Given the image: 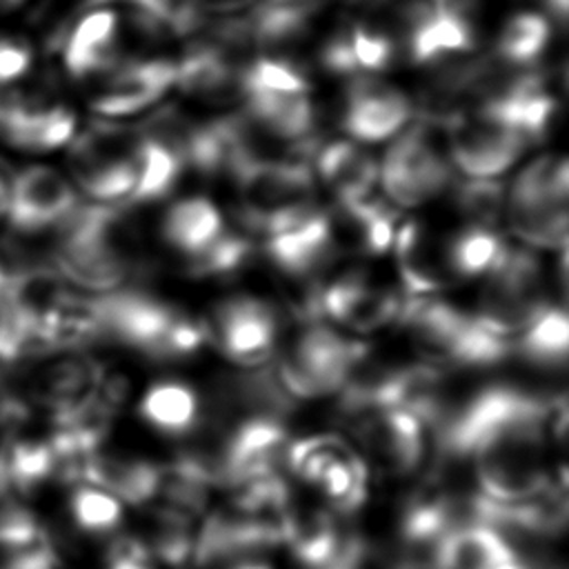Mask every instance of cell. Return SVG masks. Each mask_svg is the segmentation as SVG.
<instances>
[{
    "instance_id": "obj_17",
    "label": "cell",
    "mask_w": 569,
    "mask_h": 569,
    "mask_svg": "<svg viewBox=\"0 0 569 569\" xmlns=\"http://www.w3.org/2000/svg\"><path fill=\"white\" fill-rule=\"evenodd\" d=\"M240 69L233 49L216 40L196 44L180 62H176V84L187 96L207 102H227L240 96Z\"/></svg>"
},
{
    "instance_id": "obj_12",
    "label": "cell",
    "mask_w": 569,
    "mask_h": 569,
    "mask_svg": "<svg viewBox=\"0 0 569 569\" xmlns=\"http://www.w3.org/2000/svg\"><path fill=\"white\" fill-rule=\"evenodd\" d=\"M262 251L284 278L293 282L320 280L338 256L333 216L316 204L287 227L264 236Z\"/></svg>"
},
{
    "instance_id": "obj_36",
    "label": "cell",
    "mask_w": 569,
    "mask_h": 569,
    "mask_svg": "<svg viewBox=\"0 0 569 569\" xmlns=\"http://www.w3.org/2000/svg\"><path fill=\"white\" fill-rule=\"evenodd\" d=\"M224 569H273L264 558H247V560H240V562H233Z\"/></svg>"
},
{
    "instance_id": "obj_38",
    "label": "cell",
    "mask_w": 569,
    "mask_h": 569,
    "mask_svg": "<svg viewBox=\"0 0 569 569\" xmlns=\"http://www.w3.org/2000/svg\"><path fill=\"white\" fill-rule=\"evenodd\" d=\"M7 278H9V264H4L2 258H0V298H2L4 287H7Z\"/></svg>"
},
{
    "instance_id": "obj_15",
    "label": "cell",
    "mask_w": 569,
    "mask_h": 569,
    "mask_svg": "<svg viewBox=\"0 0 569 569\" xmlns=\"http://www.w3.org/2000/svg\"><path fill=\"white\" fill-rule=\"evenodd\" d=\"M120 16L107 7H93L73 20L60 42L62 67L78 82H93L118 62Z\"/></svg>"
},
{
    "instance_id": "obj_18",
    "label": "cell",
    "mask_w": 569,
    "mask_h": 569,
    "mask_svg": "<svg viewBox=\"0 0 569 569\" xmlns=\"http://www.w3.org/2000/svg\"><path fill=\"white\" fill-rule=\"evenodd\" d=\"M393 251L407 296H436L451 282L442 251L436 249L422 222H402L396 229Z\"/></svg>"
},
{
    "instance_id": "obj_31",
    "label": "cell",
    "mask_w": 569,
    "mask_h": 569,
    "mask_svg": "<svg viewBox=\"0 0 569 569\" xmlns=\"http://www.w3.org/2000/svg\"><path fill=\"white\" fill-rule=\"evenodd\" d=\"M505 182L496 178H469L458 182L453 189V202L469 224L496 229L505 213Z\"/></svg>"
},
{
    "instance_id": "obj_37",
    "label": "cell",
    "mask_w": 569,
    "mask_h": 569,
    "mask_svg": "<svg viewBox=\"0 0 569 569\" xmlns=\"http://www.w3.org/2000/svg\"><path fill=\"white\" fill-rule=\"evenodd\" d=\"M33 0H0V16H9L27 4H31Z\"/></svg>"
},
{
    "instance_id": "obj_23",
    "label": "cell",
    "mask_w": 569,
    "mask_h": 569,
    "mask_svg": "<svg viewBox=\"0 0 569 569\" xmlns=\"http://www.w3.org/2000/svg\"><path fill=\"white\" fill-rule=\"evenodd\" d=\"M569 351V320L562 305L547 300L513 342V356L545 369L562 367Z\"/></svg>"
},
{
    "instance_id": "obj_3",
    "label": "cell",
    "mask_w": 569,
    "mask_h": 569,
    "mask_svg": "<svg viewBox=\"0 0 569 569\" xmlns=\"http://www.w3.org/2000/svg\"><path fill=\"white\" fill-rule=\"evenodd\" d=\"M231 178L238 187V218L242 222V231L253 238H264L316 207V184L307 162H249Z\"/></svg>"
},
{
    "instance_id": "obj_30",
    "label": "cell",
    "mask_w": 569,
    "mask_h": 569,
    "mask_svg": "<svg viewBox=\"0 0 569 569\" xmlns=\"http://www.w3.org/2000/svg\"><path fill=\"white\" fill-rule=\"evenodd\" d=\"M256 251L253 236L247 231H224L209 249L184 262L191 278H229L242 271Z\"/></svg>"
},
{
    "instance_id": "obj_35",
    "label": "cell",
    "mask_w": 569,
    "mask_h": 569,
    "mask_svg": "<svg viewBox=\"0 0 569 569\" xmlns=\"http://www.w3.org/2000/svg\"><path fill=\"white\" fill-rule=\"evenodd\" d=\"M547 13L551 16L553 22H558L560 27H565L567 16H569V0H542Z\"/></svg>"
},
{
    "instance_id": "obj_28",
    "label": "cell",
    "mask_w": 569,
    "mask_h": 569,
    "mask_svg": "<svg viewBox=\"0 0 569 569\" xmlns=\"http://www.w3.org/2000/svg\"><path fill=\"white\" fill-rule=\"evenodd\" d=\"M107 0H96V4ZM133 7L138 29L151 38L191 33L202 20L198 0H120Z\"/></svg>"
},
{
    "instance_id": "obj_7",
    "label": "cell",
    "mask_w": 569,
    "mask_h": 569,
    "mask_svg": "<svg viewBox=\"0 0 569 569\" xmlns=\"http://www.w3.org/2000/svg\"><path fill=\"white\" fill-rule=\"evenodd\" d=\"M209 345L242 369L267 367L280 345L282 316L262 298L236 293L204 318Z\"/></svg>"
},
{
    "instance_id": "obj_34",
    "label": "cell",
    "mask_w": 569,
    "mask_h": 569,
    "mask_svg": "<svg viewBox=\"0 0 569 569\" xmlns=\"http://www.w3.org/2000/svg\"><path fill=\"white\" fill-rule=\"evenodd\" d=\"M13 169L0 160V227L7 218V202H9V182H11Z\"/></svg>"
},
{
    "instance_id": "obj_21",
    "label": "cell",
    "mask_w": 569,
    "mask_h": 569,
    "mask_svg": "<svg viewBox=\"0 0 569 569\" xmlns=\"http://www.w3.org/2000/svg\"><path fill=\"white\" fill-rule=\"evenodd\" d=\"M520 553L513 542L485 522H460L445 533L436 553V569H493Z\"/></svg>"
},
{
    "instance_id": "obj_29",
    "label": "cell",
    "mask_w": 569,
    "mask_h": 569,
    "mask_svg": "<svg viewBox=\"0 0 569 569\" xmlns=\"http://www.w3.org/2000/svg\"><path fill=\"white\" fill-rule=\"evenodd\" d=\"M253 93H309V78L284 56H258L240 69V96Z\"/></svg>"
},
{
    "instance_id": "obj_10",
    "label": "cell",
    "mask_w": 569,
    "mask_h": 569,
    "mask_svg": "<svg viewBox=\"0 0 569 569\" xmlns=\"http://www.w3.org/2000/svg\"><path fill=\"white\" fill-rule=\"evenodd\" d=\"M80 204L71 180L42 162L13 169L4 227L13 238H38L49 233Z\"/></svg>"
},
{
    "instance_id": "obj_19",
    "label": "cell",
    "mask_w": 569,
    "mask_h": 569,
    "mask_svg": "<svg viewBox=\"0 0 569 569\" xmlns=\"http://www.w3.org/2000/svg\"><path fill=\"white\" fill-rule=\"evenodd\" d=\"M316 169L320 180L338 200V207H349L369 198L378 180L376 160L349 140L322 144L316 153Z\"/></svg>"
},
{
    "instance_id": "obj_11",
    "label": "cell",
    "mask_w": 569,
    "mask_h": 569,
    "mask_svg": "<svg viewBox=\"0 0 569 569\" xmlns=\"http://www.w3.org/2000/svg\"><path fill=\"white\" fill-rule=\"evenodd\" d=\"M316 298L325 322L371 333L396 325L405 293L376 284L362 269H347L329 280L320 278L316 282Z\"/></svg>"
},
{
    "instance_id": "obj_32",
    "label": "cell",
    "mask_w": 569,
    "mask_h": 569,
    "mask_svg": "<svg viewBox=\"0 0 569 569\" xmlns=\"http://www.w3.org/2000/svg\"><path fill=\"white\" fill-rule=\"evenodd\" d=\"M351 56L360 78L387 71L396 58V38L373 22H356L347 27Z\"/></svg>"
},
{
    "instance_id": "obj_22",
    "label": "cell",
    "mask_w": 569,
    "mask_h": 569,
    "mask_svg": "<svg viewBox=\"0 0 569 569\" xmlns=\"http://www.w3.org/2000/svg\"><path fill=\"white\" fill-rule=\"evenodd\" d=\"M227 231L220 209L207 198H184L173 202L160 224L162 240L184 260L200 256Z\"/></svg>"
},
{
    "instance_id": "obj_1",
    "label": "cell",
    "mask_w": 569,
    "mask_h": 569,
    "mask_svg": "<svg viewBox=\"0 0 569 569\" xmlns=\"http://www.w3.org/2000/svg\"><path fill=\"white\" fill-rule=\"evenodd\" d=\"M369 349V342L349 338L329 322H307L296 325L293 336L278 345L269 369L278 387L298 405L338 396Z\"/></svg>"
},
{
    "instance_id": "obj_33",
    "label": "cell",
    "mask_w": 569,
    "mask_h": 569,
    "mask_svg": "<svg viewBox=\"0 0 569 569\" xmlns=\"http://www.w3.org/2000/svg\"><path fill=\"white\" fill-rule=\"evenodd\" d=\"M104 569H156L138 536H116L104 553Z\"/></svg>"
},
{
    "instance_id": "obj_26",
    "label": "cell",
    "mask_w": 569,
    "mask_h": 569,
    "mask_svg": "<svg viewBox=\"0 0 569 569\" xmlns=\"http://www.w3.org/2000/svg\"><path fill=\"white\" fill-rule=\"evenodd\" d=\"M69 487L67 509L78 531L93 538H107L120 529L124 520V507L116 496L84 482Z\"/></svg>"
},
{
    "instance_id": "obj_2",
    "label": "cell",
    "mask_w": 569,
    "mask_h": 569,
    "mask_svg": "<svg viewBox=\"0 0 569 569\" xmlns=\"http://www.w3.org/2000/svg\"><path fill=\"white\" fill-rule=\"evenodd\" d=\"M284 471L316 491L320 502L340 518L356 516L369 498V467L340 433H311L291 440Z\"/></svg>"
},
{
    "instance_id": "obj_25",
    "label": "cell",
    "mask_w": 569,
    "mask_h": 569,
    "mask_svg": "<svg viewBox=\"0 0 569 569\" xmlns=\"http://www.w3.org/2000/svg\"><path fill=\"white\" fill-rule=\"evenodd\" d=\"M567 160L565 156L545 153L531 160L513 180L505 204H567Z\"/></svg>"
},
{
    "instance_id": "obj_4",
    "label": "cell",
    "mask_w": 569,
    "mask_h": 569,
    "mask_svg": "<svg viewBox=\"0 0 569 569\" xmlns=\"http://www.w3.org/2000/svg\"><path fill=\"white\" fill-rule=\"evenodd\" d=\"M349 442L367 467L385 478L420 476L431 460V440L425 425L396 407H369L340 416Z\"/></svg>"
},
{
    "instance_id": "obj_5",
    "label": "cell",
    "mask_w": 569,
    "mask_h": 569,
    "mask_svg": "<svg viewBox=\"0 0 569 569\" xmlns=\"http://www.w3.org/2000/svg\"><path fill=\"white\" fill-rule=\"evenodd\" d=\"M136 129L93 124L67 144V171L76 191L100 204L129 200L136 187Z\"/></svg>"
},
{
    "instance_id": "obj_8",
    "label": "cell",
    "mask_w": 569,
    "mask_h": 569,
    "mask_svg": "<svg viewBox=\"0 0 569 569\" xmlns=\"http://www.w3.org/2000/svg\"><path fill=\"white\" fill-rule=\"evenodd\" d=\"M93 302L100 318L102 342H118L144 358L169 362V336L182 309L133 284L93 296Z\"/></svg>"
},
{
    "instance_id": "obj_24",
    "label": "cell",
    "mask_w": 569,
    "mask_h": 569,
    "mask_svg": "<svg viewBox=\"0 0 569 569\" xmlns=\"http://www.w3.org/2000/svg\"><path fill=\"white\" fill-rule=\"evenodd\" d=\"M509 242L493 227L467 224L442 249L445 267L451 280H471L489 276L507 253Z\"/></svg>"
},
{
    "instance_id": "obj_20",
    "label": "cell",
    "mask_w": 569,
    "mask_h": 569,
    "mask_svg": "<svg viewBox=\"0 0 569 569\" xmlns=\"http://www.w3.org/2000/svg\"><path fill=\"white\" fill-rule=\"evenodd\" d=\"M138 416L158 433L189 436L198 433L207 420L202 398L182 380L153 382L138 402Z\"/></svg>"
},
{
    "instance_id": "obj_27",
    "label": "cell",
    "mask_w": 569,
    "mask_h": 569,
    "mask_svg": "<svg viewBox=\"0 0 569 569\" xmlns=\"http://www.w3.org/2000/svg\"><path fill=\"white\" fill-rule=\"evenodd\" d=\"M549 20L533 11L511 16L496 42V58L511 67H531L549 44Z\"/></svg>"
},
{
    "instance_id": "obj_13",
    "label": "cell",
    "mask_w": 569,
    "mask_h": 569,
    "mask_svg": "<svg viewBox=\"0 0 569 569\" xmlns=\"http://www.w3.org/2000/svg\"><path fill=\"white\" fill-rule=\"evenodd\" d=\"M447 127L449 153L469 178H496L525 151V142L505 124L469 111Z\"/></svg>"
},
{
    "instance_id": "obj_16",
    "label": "cell",
    "mask_w": 569,
    "mask_h": 569,
    "mask_svg": "<svg viewBox=\"0 0 569 569\" xmlns=\"http://www.w3.org/2000/svg\"><path fill=\"white\" fill-rule=\"evenodd\" d=\"M411 116L409 98L389 84L371 78L356 80L347 96L342 124L360 142H378L398 133Z\"/></svg>"
},
{
    "instance_id": "obj_14",
    "label": "cell",
    "mask_w": 569,
    "mask_h": 569,
    "mask_svg": "<svg viewBox=\"0 0 569 569\" xmlns=\"http://www.w3.org/2000/svg\"><path fill=\"white\" fill-rule=\"evenodd\" d=\"M89 107L107 118L129 116L158 102L176 84V62L131 60L118 62L111 71L93 80Z\"/></svg>"
},
{
    "instance_id": "obj_6",
    "label": "cell",
    "mask_w": 569,
    "mask_h": 569,
    "mask_svg": "<svg viewBox=\"0 0 569 569\" xmlns=\"http://www.w3.org/2000/svg\"><path fill=\"white\" fill-rule=\"evenodd\" d=\"M76 113L49 87L27 78L0 87V142L20 153H49L76 136Z\"/></svg>"
},
{
    "instance_id": "obj_9",
    "label": "cell",
    "mask_w": 569,
    "mask_h": 569,
    "mask_svg": "<svg viewBox=\"0 0 569 569\" xmlns=\"http://www.w3.org/2000/svg\"><path fill=\"white\" fill-rule=\"evenodd\" d=\"M433 127L425 120L409 127L387 149L378 167L382 189L398 207H418L436 198L451 180V169L436 144Z\"/></svg>"
}]
</instances>
